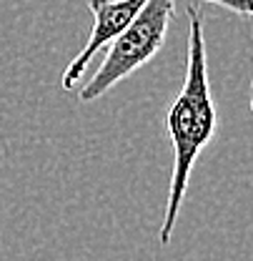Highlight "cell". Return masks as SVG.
Returning <instances> with one entry per match:
<instances>
[{"label": "cell", "instance_id": "obj_4", "mask_svg": "<svg viewBox=\"0 0 253 261\" xmlns=\"http://www.w3.org/2000/svg\"><path fill=\"white\" fill-rule=\"evenodd\" d=\"M203 3H213V5L228 8L243 18H253V0H203Z\"/></svg>", "mask_w": 253, "mask_h": 261}, {"label": "cell", "instance_id": "obj_3", "mask_svg": "<svg viewBox=\"0 0 253 261\" xmlns=\"http://www.w3.org/2000/svg\"><path fill=\"white\" fill-rule=\"evenodd\" d=\"M148 0H88V8L93 10V28L83 45V50L68 63L61 86L63 91H73L78 81L83 78L86 68L95 53L105 45H113L123 33L130 28V23L138 18Z\"/></svg>", "mask_w": 253, "mask_h": 261}, {"label": "cell", "instance_id": "obj_5", "mask_svg": "<svg viewBox=\"0 0 253 261\" xmlns=\"http://www.w3.org/2000/svg\"><path fill=\"white\" fill-rule=\"evenodd\" d=\"M251 111H253V83H251Z\"/></svg>", "mask_w": 253, "mask_h": 261}, {"label": "cell", "instance_id": "obj_2", "mask_svg": "<svg viewBox=\"0 0 253 261\" xmlns=\"http://www.w3.org/2000/svg\"><path fill=\"white\" fill-rule=\"evenodd\" d=\"M173 10H176V0H148L138 13V18L130 23V28L110 45L105 61L93 73V78L86 81L78 98L83 103L98 100L113 86H118L138 68L153 61V56L165 40L168 25L173 20Z\"/></svg>", "mask_w": 253, "mask_h": 261}, {"label": "cell", "instance_id": "obj_1", "mask_svg": "<svg viewBox=\"0 0 253 261\" xmlns=\"http://www.w3.org/2000/svg\"><path fill=\"white\" fill-rule=\"evenodd\" d=\"M190 31H188V63L183 88L171 103L165 113V133L173 146V173H171V189H168V206L160 224L158 241L160 246L171 244L173 228L178 224L181 206L188 191V181L193 166L203 148L213 141L218 116L216 103L208 83V61H206V38H203V15L198 5H188Z\"/></svg>", "mask_w": 253, "mask_h": 261}]
</instances>
